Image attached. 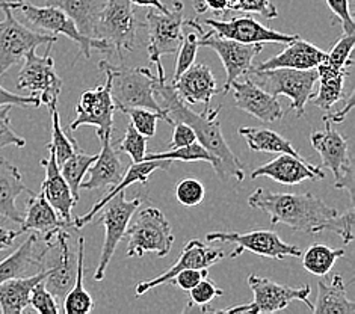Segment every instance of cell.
<instances>
[{
    "label": "cell",
    "instance_id": "19",
    "mask_svg": "<svg viewBox=\"0 0 355 314\" xmlns=\"http://www.w3.org/2000/svg\"><path fill=\"white\" fill-rule=\"evenodd\" d=\"M230 91H233L234 106L243 110L261 123H275L283 116V109L277 97L261 89L257 83L251 80L248 74L243 79H236Z\"/></svg>",
    "mask_w": 355,
    "mask_h": 314
},
{
    "label": "cell",
    "instance_id": "9",
    "mask_svg": "<svg viewBox=\"0 0 355 314\" xmlns=\"http://www.w3.org/2000/svg\"><path fill=\"white\" fill-rule=\"evenodd\" d=\"M139 24L130 0H106L96 24L94 38L106 41L112 52L123 59V52H130L135 46Z\"/></svg>",
    "mask_w": 355,
    "mask_h": 314
},
{
    "label": "cell",
    "instance_id": "45",
    "mask_svg": "<svg viewBox=\"0 0 355 314\" xmlns=\"http://www.w3.org/2000/svg\"><path fill=\"white\" fill-rule=\"evenodd\" d=\"M11 109V105L0 106V150L5 147L24 148V146H26V139L19 137L12 129L10 118Z\"/></svg>",
    "mask_w": 355,
    "mask_h": 314
},
{
    "label": "cell",
    "instance_id": "58",
    "mask_svg": "<svg viewBox=\"0 0 355 314\" xmlns=\"http://www.w3.org/2000/svg\"><path fill=\"white\" fill-rule=\"evenodd\" d=\"M6 2L8 0H0V10H2V8L6 5Z\"/></svg>",
    "mask_w": 355,
    "mask_h": 314
},
{
    "label": "cell",
    "instance_id": "34",
    "mask_svg": "<svg viewBox=\"0 0 355 314\" xmlns=\"http://www.w3.org/2000/svg\"><path fill=\"white\" fill-rule=\"evenodd\" d=\"M239 134L247 142V146L252 151L260 152H286L295 157H302L300 152L295 150L292 142L284 139L280 133L269 129H257V127H241Z\"/></svg>",
    "mask_w": 355,
    "mask_h": 314
},
{
    "label": "cell",
    "instance_id": "53",
    "mask_svg": "<svg viewBox=\"0 0 355 314\" xmlns=\"http://www.w3.org/2000/svg\"><path fill=\"white\" fill-rule=\"evenodd\" d=\"M354 100H355V91L352 89L349 92V96L346 97V105L343 109H340L339 112H334V114H328L324 116V121H329V123H343V120L351 112V109L354 107Z\"/></svg>",
    "mask_w": 355,
    "mask_h": 314
},
{
    "label": "cell",
    "instance_id": "27",
    "mask_svg": "<svg viewBox=\"0 0 355 314\" xmlns=\"http://www.w3.org/2000/svg\"><path fill=\"white\" fill-rule=\"evenodd\" d=\"M23 192L32 193L23 183L20 169L5 157H0V216L12 220L15 224H21L24 215L17 209L15 201Z\"/></svg>",
    "mask_w": 355,
    "mask_h": 314
},
{
    "label": "cell",
    "instance_id": "20",
    "mask_svg": "<svg viewBox=\"0 0 355 314\" xmlns=\"http://www.w3.org/2000/svg\"><path fill=\"white\" fill-rule=\"evenodd\" d=\"M257 177H268L280 184L295 186L306 180H324L325 173L322 171V168L306 162L302 157H295L282 152L274 160L256 168L251 173L252 180H256Z\"/></svg>",
    "mask_w": 355,
    "mask_h": 314
},
{
    "label": "cell",
    "instance_id": "48",
    "mask_svg": "<svg viewBox=\"0 0 355 314\" xmlns=\"http://www.w3.org/2000/svg\"><path fill=\"white\" fill-rule=\"evenodd\" d=\"M232 11L260 14L268 20H272L278 17L277 8L270 0H236V3L232 6Z\"/></svg>",
    "mask_w": 355,
    "mask_h": 314
},
{
    "label": "cell",
    "instance_id": "33",
    "mask_svg": "<svg viewBox=\"0 0 355 314\" xmlns=\"http://www.w3.org/2000/svg\"><path fill=\"white\" fill-rule=\"evenodd\" d=\"M85 239H78V270H76L74 284L70 292L62 299V311L65 314H88L94 310L92 296L85 290L83 278H85Z\"/></svg>",
    "mask_w": 355,
    "mask_h": 314
},
{
    "label": "cell",
    "instance_id": "30",
    "mask_svg": "<svg viewBox=\"0 0 355 314\" xmlns=\"http://www.w3.org/2000/svg\"><path fill=\"white\" fill-rule=\"evenodd\" d=\"M319 91L311 97L313 105L322 110H329L336 103L345 98V79L348 76L346 69H334L325 61L318 67Z\"/></svg>",
    "mask_w": 355,
    "mask_h": 314
},
{
    "label": "cell",
    "instance_id": "22",
    "mask_svg": "<svg viewBox=\"0 0 355 314\" xmlns=\"http://www.w3.org/2000/svg\"><path fill=\"white\" fill-rule=\"evenodd\" d=\"M101 143V151L88 168L89 177L87 182L80 183V189L85 191H106L121 180V177L125 173V168L121 162L118 151L112 146V134L111 137L98 138Z\"/></svg>",
    "mask_w": 355,
    "mask_h": 314
},
{
    "label": "cell",
    "instance_id": "1",
    "mask_svg": "<svg viewBox=\"0 0 355 314\" xmlns=\"http://www.w3.org/2000/svg\"><path fill=\"white\" fill-rule=\"evenodd\" d=\"M155 94L160 98L159 105L170 116L173 124L184 123L196 132L197 141L216 159L215 173L221 180H225L227 177H233L234 180L243 182L245 165L228 147L221 130V123L218 120L219 112H221V105H218L215 109H205L201 114L193 112L177 96L173 85L166 83V78H159L157 74Z\"/></svg>",
    "mask_w": 355,
    "mask_h": 314
},
{
    "label": "cell",
    "instance_id": "6",
    "mask_svg": "<svg viewBox=\"0 0 355 314\" xmlns=\"http://www.w3.org/2000/svg\"><path fill=\"white\" fill-rule=\"evenodd\" d=\"M125 234L129 237V257H142L148 252L165 257L170 254L174 242L171 224L156 207H147L139 211L137 219L129 224Z\"/></svg>",
    "mask_w": 355,
    "mask_h": 314
},
{
    "label": "cell",
    "instance_id": "10",
    "mask_svg": "<svg viewBox=\"0 0 355 314\" xmlns=\"http://www.w3.org/2000/svg\"><path fill=\"white\" fill-rule=\"evenodd\" d=\"M5 19L0 21V78L19 64L31 50L43 44H53L56 35L35 32L15 19L11 8H2Z\"/></svg>",
    "mask_w": 355,
    "mask_h": 314
},
{
    "label": "cell",
    "instance_id": "25",
    "mask_svg": "<svg viewBox=\"0 0 355 314\" xmlns=\"http://www.w3.org/2000/svg\"><path fill=\"white\" fill-rule=\"evenodd\" d=\"M327 53L309 41L300 37L287 42L283 52L272 56L268 61L260 62L254 69L257 70H272V69H295V70H310L324 61Z\"/></svg>",
    "mask_w": 355,
    "mask_h": 314
},
{
    "label": "cell",
    "instance_id": "54",
    "mask_svg": "<svg viewBox=\"0 0 355 314\" xmlns=\"http://www.w3.org/2000/svg\"><path fill=\"white\" fill-rule=\"evenodd\" d=\"M20 234H23L20 230H8V228L0 227V251L11 248L14 245V241Z\"/></svg>",
    "mask_w": 355,
    "mask_h": 314
},
{
    "label": "cell",
    "instance_id": "11",
    "mask_svg": "<svg viewBox=\"0 0 355 314\" xmlns=\"http://www.w3.org/2000/svg\"><path fill=\"white\" fill-rule=\"evenodd\" d=\"M141 202H142L141 198L128 200L125 198V195L120 192L100 209L98 223L103 224L105 227V242H103V248H101L100 263L94 274L96 281H103L105 279L106 269L114 257L116 246L125 236L130 220L135 215V211L139 209Z\"/></svg>",
    "mask_w": 355,
    "mask_h": 314
},
{
    "label": "cell",
    "instance_id": "13",
    "mask_svg": "<svg viewBox=\"0 0 355 314\" xmlns=\"http://www.w3.org/2000/svg\"><path fill=\"white\" fill-rule=\"evenodd\" d=\"M310 142L322 160L320 168H327L333 173L334 188L348 189L352 198L354 162L346 138L334 129L333 123L325 121V129L322 132H313Z\"/></svg>",
    "mask_w": 355,
    "mask_h": 314
},
{
    "label": "cell",
    "instance_id": "36",
    "mask_svg": "<svg viewBox=\"0 0 355 314\" xmlns=\"http://www.w3.org/2000/svg\"><path fill=\"white\" fill-rule=\"evenodd\" d=\"M97 155H87V152L76 151L71 157L65 160L62 165H59L61 174L69 183L70 191L76 201L80 198V183L83 182V177L88 173V168L94 164Z\"/></svg>",
    "mask_w": 355,
    "mask_h": 314
},
{
    "label": "cell",
    "instance_id": "43",
    "mask_svg": "<svg viewBox=\"0 0 355 314\" xmlns=\"http://www.w3.org/2000/svg\"><path fill=\"white\" fill-rule=\"evenodd\" d=\"M205 186L197 178H183L175 186V198L184 207H197L205 200Z\"/></svg>",
    "mask_w": 355,
    "mask_h": 314
},
{
    "label": "cell",
    "instance_id": "57",
    "mask_svg": "<svg viewBox=\"0 0 355 314\" xmlns=\"http://www.w3.org/2000/svg\"><path fill=\"white\" fill-rule=\"evenodd\" d=\"M192 5H193V10H196L197 14H205L207 11L205 0H192Z\"/></svg>",
    "mask_w": 355,
    "mask_h": 314
},
{
    "label": "cell",
    "instance_id": "56",
    "mask_svg": "<svg viewBox=\"0 0 355 314\" xmlns=\"http://www.w3.org/2000/svg\"><path fill=\"white\" fill-rule=\"evenodd\" d=\"M133 6H144V8H156V10L166 12L170 8L165 6L160 0H130Z\"/></svg>",
    "mask_w": 355,
    "mask_h": 314
},
{
    "label": "cell",
    "instance_id": "42",
    "mask_svg": "<svg viewBox=\"0 0 355 314\" xmlns=\"http://www.w3.org/2000/svg\"><path fill=\"white\" fill-rule=\"evenodd\" d=\"M147 139L148 138L141 134L130 123L125 129L124 138L120 141V151L129 155L133 164L142 162L147 155Z\"/></svg>",
    "mask_w": 355,
    "mask_h": 314
},
{
    "label": "cell",
    "instance_id": "2",
    "mask_svg": "<svg viewBox=\"0 0 355 314\" xmlns=\"http://www.w3.org/2000/svg\"><path fill=\"white\" fill-rule=\"evenodd\" d=\"M248 206L265 211L274 225L283 224L293 232L316 234L339 211L315 193H282L257 188L248 197Z\"/></svg>",
    "mask_w": 355,
    "mask_h": 314
},
{
    "label": "cell",
    "instance_id": "40",
    "mask_svg": "<svg viewBox=\"0 0 355 314\" xmlns=\"http://www.w3.org/2000/svg\"><path fill=\"white\" fill-rule=\"evenodd\" d=\"M198 32H191L188 35H183V40L180 42V47L177 50V62L174 69V76L171 82L179 79L180 76L189 69L192 64H196V58L198 52Z\"/></svg>",
    "mask_w": 355,
    "mask_h": 314
},
{
    "label": "cell",
    "instance_id": "4",
    "mask_svg": "<svg viewBox=\"0 0 355 314\" xmlns=\"http://www.w3.org/2000/svg\"><path fill=\"white\" fill-rule=\"evenodd\" d=\"M251 80L257 83L261 89L270 96H284L291 100V110H295L298 116L306 114L307 101L315 94V85L318 82V70H295V69H272L257 70L251 67L247 73Z\"/></svg>",
    "mask_w": 355,
    "mask_h": 314
},
{
    "label": "cell",
    "instance_id": "41",
    "mask_svg": "<svg viewBox=\"0 0 355 314\" xmlns=\"http://www.w3.org/2000/svg\"><path fill=\"white\" fill-rule=\"evenodd\" d=\"M355 46V37L354 33H343V37L336 42L331 52L327 53L324 61L334 67V69H346L352 67V50Z\"/></svg>",
    "mask_w": 355,
    "mask_h": 314
},
{
    "label": "cell",
    "instance_id": "28",
    "mask_svg": "<svg viewBox=\"0 0 355 314\" xmlns=\"http://www.w3.org/2000/svg\"><path fill=\"white\" fill-rule=\"evenodd\" d=\"M49 275V269H41L29 277H19L0 283V311L3 314H21L29 307L31 293L40 281Z\"/></svg>",
    "mask_w": 355,
    "mask_h": 314
},
{
    "label": "cell",
    "instance_id": "16",
    "mask_svg": "<svg viewBox=\"0 0 355 314\" xmlns=\"http://www.w3.org/2000/svg\"><path fill=\"white\" fill-rule=\"evenodd\" d=\"M115 109L111 96V76L106 74L105 85H98L96 89L82 94L76 106V118L70 124V130H78L82 125H94L98 138L111 137L114 133Z\"/></svg>",
    "mask_w": 355,
    "mask_h": 314
},
{
    "label": "cell",
    "instance_id": "29",
    "mask_svg": "<svg viewBox=\"0 0 355 314\" xmlns=\"http://www.w3.org/2000/svg\"><path fill=\"white\" fill-rule=\"evenodd\" d=\"M37 242L38 234H31L12 254L0 261V283L12 278L26 277L33 269L41 270L40 252L35 250Z\"/></svg>",
    "mask_w": 355,
    "mask_h": 314
},
{
    "label": "cell",
    "instance_id": "39",
    "mask_svg": "<svg viewBox=\"0 0 355 314\" xmlns=\"http://www.w3.org/2000/svg\"><path fill=\"white\" fill-rule=\"evenodd\" d=\"M121 112L128 114L130 116L135 129L147 138H151L156 134L159 120H165L168 123L165 115L146 107H128V109H123Z\"/></svg>",
    "mask_w": 355,
    "mask_h": 314
},
{
    "label": "cell",
    "instance_id": "52",
    "mask_svg": "<svg viewBox=\"0 0 355 314\" xmlns=\"http://www.w3.org/2000/svg\"><path fill=\"white\" fill-rule=\"evenodd\" d=\"M5 105L20 106V107H28V106L38 107L41 106V101L33 96L14 94V92L5 89L2 85H0V106H5Z\"/></svg>",
    "mask_w": 355,
    "mask_h": 314
},
{
    "label": "cell",
    "instance_id": "51",
    "mask_svg": "<svg viewBox=\"0 0 355 314\" xmlns=\"http://www.w3.org/2000/svg\"><path fill=\"white\" fill-rule=\"evenodd\" d=\"M173 125H174L173 138H171V142L168 143V146H170V150L179 148V147H186V146H189V143H193L197 141L196 132H193L188 124L174 123Z\"/></svg>",
    "mask_w": 355,
    "mask_h": 314
},
{
    "label": "cell",
    "instance_id": "24",
    "mask_svg": "<svg viewBox=\"0 0 355 314\" xmlns=\"http://www.w3.org/2000/svg\"><path fill=\"white\" fill-rule=\"evenodd\" d=\"M173 165V160H142V162L138 164H132L128 169H125L124 175L121 177V180L118 182L112 189H109L106 192V195L100 201H97L94 206L89 209L88 213L82 215V216H76L73 219V227L79 228L85 227L87 224H89L92 219L96 218V215L100 211V209L103 207L107 201H111L115 195H118L120 192H124L129 186L135 184V183H141V184H147L150 175L153 174L157 169H170V166Z\"/></svg>",
    "mask_w": 355,
    "mask_h": 314
},
{
    "label": "cell",
    "instance_id": "50",
    "mask_svg": "<svg viewBox=\"0 0 355 314\" xmlns=\"http://www.w3.org/2000/svg\"><path fill=\"white\" fill-rule=\"evenodd\" d=\"M209 277V269H184L177 274L171 283H174L177 287H180L182 290L189 292L192 287H196L201 279Z\"/></svg>",
    "mask_w": 355,
    "mask_h": 314
},
{
    "label": "cell",
    "instance_id": "59",
    "mask_svg": "<svg viewBox=\"0 0 355 314\" xmlns=\"http://www.w3.org/2000/svg\"><path fill=\"white\" fill-rule=\"evenodd\" d=\"M228 2H230V8H228V11H232V6L236 3V0H228Z\"/></svg>",
    "mask_w": 355,
    "mask_h": 314
},
{
    "label": "cell",
    "instance_id": "38",
    "mask_svg": "<svg viewBox=\"0 0 355 314\" xmlns=\"http://www.w3.org/2000/svg\"><path fill=\"white\" fill-rule=\"evenodd\" d=\"M49 110L50 116H52V142L49 143V147L53 150L58 165H62L67 159L71 157L79 150V147L78 142L70 138L61 127V116H59L58 106H49Z\"/></svg>",
    "mask_w": 355,
    "mask_h": 314
},
{
    "label": "cell",
    "instance_id": "7",
    "mask_svg": "<svg viewBox=\"0 0 355 314\" xmlns=\"http://www.w3.org/2000/svg\"><path fill=\"white\" fill-rule=\"evenodd\" d=\"M15 11H19L31 24L43 29L46 33H50V35H56V37L64 35L67 38H70L71 41H74L76 44L80 47L79 56L83 55L87 59H89L94 49L100 50V52L114 53L112 47L109 46L106 41L82 35V33L78 30V28H76L74 21L64 11L59 10V8L49 6V5L35 6L32 3L24 2V0H20L19 6L15 8Z\"/></svg>",
    "mask_w": 355,
    "mask_h": 314
},
{
    "label": "cell",
    "instance_id": "21",
    "mask_svg": "<svg viewBox=\"0 0 355 314\" xmlns=\"http://www.w3.org/2000/svg\"><path fill=\"white\" fill-rule=\"evenodd\" d=\"M171 85L184 103H202L205 109H210L212 98L216 94H221L212 70L206 64H192L179 79L171 82Z\"/></svg>",
    "mask_w": 355,
    "mask_h": 314
},
{
    "label": "cell",
    "instance_id": "32",
    "mask_svg": "<svg viewBox=\"0 0 355 314\" xmlns=\"http://www.w3.org/2000/svg\"><path fill=\"white\" fill-rule=\"evenodd\" d=\"M318 299L313 304L315 314H354L355 304L348 298L343 278L336 274L329 283H318Z\"/></svg>",
    "mask_w": 355,
    "mask_h": 314
},
{
    "label": "cell",
    "instance_id": "17",
    "mask_svg": "<svg viewBox=\"0 0 355 314\" xmlns=\"http://www.w3.org/2000/svg\"><path fill=\"white\" fill-rule=\"evenodd\" d=\"M201 24H206L219 37L230 38L245 44H266V42H275V44H287L300 35H291V33H282L274 29L263 26L260 21L252 19L251 15L234 17L230 20H215L205 19L197 20Z\"/></svg>",
    "mask_w": 355,
    "mask_h": 314
},
{
    "label": "cell",
    "instance_id": "37",
    "mask_svg": "<svg viewBox=\"0 0 355 314\" xmlns=\"http://www.w3.org/2000/svg\"><path fill=\"white\" fill-rule=\"evenodd\" d=\"M182 160V162H207L212 164L214 169L216 166V159L210 155V152L201 146L198 141L193 143H189L186 147H179V148H173L168 151L162 152H150V155H146V159L144 160Z\"/></svg>",
    "mask_w": 355,
    "mask_h": 314
},
{
    "label": "cell",
    "instance_id": "23",
    "mask_svg": "<svg viewBox=\"0 0 355 314\" xmlns=\"http://www.w3.org/2000/svg\"><path fill=\"white\" fill-rule=\"evenodd\" d=\"M49 148V157L41 160V166L46 169V178L41 186V193L44 195L46 200L50 202L56 211L59 218H61L64 223L73 225V216L71 210L76 206V201L73 193L70 191L69 183L65 182V178L61 174V169L56 162L53 150Z\"/></svg>",
    "mask_w": 355,
    "mask_h": 314
},
{
    "label": "cell",
    "instance_id": "14",
    "mask_svg": "<svg viewBox=\"0 0 355 314\" xmlns=\"http://www.w3.org/2000/svg\"><path fill=\"white\" fill-rule=\"evenodd\" d=\"M148 29V59L156 67L162 65L160 59L165 55H174L183 40V3L174 0L173 8L162 12L153 8L146 14Z\"/></svg>",
    "mask_w": 355,
    "mask_h": 314
},
{
    "label": "cell",
    "instance_id": "5",
    "mask_svg": "<svg viewBox=\"0 0 355 314\" xmlns=\"http://www.w3.org/2000/svg\"><path fill=\"white\" fill-rule=\"evenodd\" d=\"M248 286L251 288L254 299L250 304L236 305V307L223 308V310H209L202 308V311L207 313H250V314H263V313H275L282 311L289 307L293 301H301L306 304L307 307L313 308V304L309 301V296L311 293V288L309 284H304L301 287H291L286 284H278L272 279L259 277L251 274L248 277Z\"/></svg>",
    "mask_w": 355,
    "mask_h": 314
},
{
    "label": "cell",
    "instance_id": "15",
    "mask_svg": "<svg viewBox=\"0 0 355 314\" xmlns=\"http://www.w3.org/2000/svg\"><path fill=\"white\" fill-rule=\"evenodd\" d=\"M207 242H225L236 243L238 250L228 254L230 259L239 257L243 251H250L256 256L283 260L286 257H301L302 251L298 246L284 242L275 232L270 230H252L248 233H209Z\"/></svg>",
    "mask_w": 355,
    "mask_h": 314
},
{
    "label": "cell",
    "instance_id": "18",
    "mask_svg": "<svg viewBox=\"0 0 355 314\" xmlns=\"http://www.w3.org/2000/svg\"><path fill=\"white\" fill-rule=\"evenodd\" d=\"M225 257L227 252L223 248H212V246H207L200 239H192L183 246L179 260H177L166 272L151 279H147V281L138 283L137 287H135V293H137V296H142L159 286L170 284L171 279L179 274L180 270L209 269L210 266H214L215 263L221 261Z\"/></svg>",
    "mask_w": 355,
    "mask_h": 314
},
{
    "label": "cell",
    "instance_id": "12",
    "mask_svg": "<svg viewBox=\"0 0 355 314\" xmlns=\"http://www.w3.org/2000/svg\"><path fill=\"white\" fill-rule=\"evenodd\" d=\"M50 47L47 44L46 55H37L35 49L24 56V64L17 80V88L28 91L29 96L37 97L41 105L47 107L58 105V97L62 91V79L55 70V59L50 56Z\"/></svg>",
    "mask_w": 355,
    "mask_h": 314
},
{
    "label": "cell",
    "instance_id": "47",
    "mask_svg": "<svg viewBox=\"0 0 355 314\" xmlns=\"http://www.w3.org/2000/svg\"><path fill=\"white\" fill-rule=\"evenodd\" d=\"M224 292L221 288H218L216 284L212 281V279L205 278L201 281L192 287L189 290V296H191V302L188 305V310L192 308L193 305H200V307H206L207 304L212 302L218 296H223Z\"/></svg>",
    "mask_w": 355,
    "mask_h": 314
},
{
    "label": "cell",
    "instance_id": "3",
    "mask_svg": "<svg viewBox=\"0 0 355 314\" xmlns=\"http://www.w3.org/2000/svg\"><path fill=\"white\" fill-rule=\"evenodd\" d=\"M100 69L111 76V96L116 109L146 107L165 115L168 123L173 124L170 116L160 107L155 94L156 73L146 67L141 69L128 65L115 67L107 61H101Z\"/></svg>",
    "mask_w": 355,
    "mask_h": 314
},
{
    "label": "cell",
    "instance_id": "26",
    "mask_svg": "<svg viewBox=\"0 0 355 314\" xmlns=\"http://www.w3.org/2000/svg\"><path fill=\"white\" fill-rule=\"evenodd\" d=\"M71 227L70 224L64 223L59 218L58 211L50 206L43 193H31L28 200L26 215H24L23 223L20 224V232H35L37 234L43 236V241H50L52 237L61 230V228Z\"/></svg>",
    "mask_w": 355,
    "mask_h": 314
},
{
    "label": "cell",
    "instance_id": "8",
    "mask_svg": "<svg viewBox=\"0 0 355 314\" xmlns=\"http://www.w3.org/2000/svg\"><path fill=\"white\" fill-rule=\"evenodd\" d=\"M183 24L198 32V46L215 50L221 59L227 74L221 94H227L232 83L250 71L254 58L263 50V44H245V42L219 37L215 32H205L202 24L197 20H186Z\"/></svg>",
    "mask_w": 355,
    "mask_h": 314
},
{
    "label": "cell",
    "instance_id": "49",
    "mask_svg": "<svg viewBox=\"0 0 355 314\" xmlns=\"http://www.w3.org/2000/svg\"><path fill=\"white\" fill-rule=\"evenodd\" d=\"M327 5L334 14V19L340 21L343 33H354L355 23L351 14L349 0H327Z\"/></svg>",
    "mask_w": 355,
    "mask_h": 314
},
{
    "label": "cell",
    "instance_id": "44",
    "mask_svg": "<svg viewBox=\"0 0 355 314\" xmlns=\"http://www.w3.org/2000/svg\"><path fill=\"white\" fill-rule=\"evenodd\" d=\"M354 207L349 206V209L345 213H337L334 218L327 220L325 224L320 225V232H333L340 237L343 243H351L354 241Z\"/></svg>",
    "mask_w": 355,
    "mask_h": 314
},
{
    "label": "cell",
    "instance_id": "55",
    "mask_svg": "<svg viewBox=\"0 0 355 314\" xmlns=\"http://www.w3.org/2000/svg\"><path fill=\"white\" fill-rule=\"evenodd\" d=\"M207 10H212L216 14H227L230 2L228 0H205Z\"/></svg>",
    "mask_w": 355,
    "mask_h": 314
},
{
    "label": "cell",
    "instance_id": "31",
    "mask_svg": "<svg viewBox=\"0 0 355 314\" xmlns=\"http://www.w3.org/2000/svg\"><path fill=\"white\" fill-rule=\"evenodd\" d=\"M106 0H47L49 6L59 8L74 21L82 35L94 38L96 24Z\"/></svg>",
    "mask_w": 355,
    "mask_h": 314
},
{
    "label": "cell",
    "instance_id": "35",
    "mask_svg": "<svg viewBox=\"0 0 355 314\" xmlns=\"http://www.w3.org/2000/svg\"><path fill=\"white\" fill-rule=\"evenodd\" d=\"M302 266L310 274L316 277H327L336 265V261L345 256L343 248H329L327 245L315 243L310 248L301 254Z\"/></svg>",
    "mask_w": 355,
    "mask_h": 314
},
{
    "label": "cell",
    "instance_id": "46",
    "mask_svg": "<svg viewBox=\"0 0 355 314\" xmlns=\"http://www.w3.org/2000/svg\"><path fill=\"white\" fill-rule=\"evenodd\" d=\"M29 305L37 313H41V314H58L59 313L56 298L46 288L44 279L33 287V290L31 293Z\"/></svg>",
    "mask_w": 355,
    "mask_h": 314
}]
</instances>
